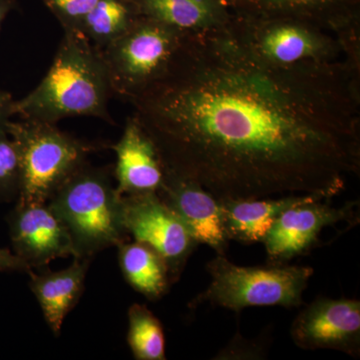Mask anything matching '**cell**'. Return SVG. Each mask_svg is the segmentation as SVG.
<instances>
[{
  "label": "cell",
  "instance_id": "obj_6",
  "mask_svg": "<svg viewBox=\"0 0 360 360\" xmlns=\"http://www.w3.org/2000/svg\"><path fill=\"white\" fill-rule=\"evenodd\" d=\"M187 34L141 16L101 49L112 94L130 101L167 75Z\"/></svg>",
  "mask_w": 360,
  "mask_h": 360
},
{
  "label": "cell",
  "instance_id": "obj_7",
  "mask_svg": "<svg viewBox=\"0 0 360 360\" xmlns=\"http://www.w3.org/2000/svg\"><path fill=\"white\" fill-rule=\"evenodd\" d=\"M227 28L255 58L277 68L335 61L342 56L335 35L309 21L232 13Z\"/></svg>",
  "mask_w": 360,
  "mask_h": 360
},
{
  "label": "cell",
  "instance_id": "obj_15",
  "mask_svg": "<svg viewBox=\"0 0 360 360\" xmlns=\"http://www.w3.org/2000/svg\"><path fill=\"white\" fill-rule=\"evenodd\" d=\"M322 200L314 195H288L259 200H219L224 231L229 240L264 243L272 224L293 206Z\"/></svg>",
  "mask_w": 360,
  "mask_h": 360
},
{
  "label": "cell",
  "instance_id": "obj_23",
  "mask_svg": "<svg viewBox=\"0 0 360 360\" xmlns=\"http://www.w3.org/2000/svg\"><path fill=\"white\" fill-rule=\"evenodd\" d=\"M30 266L11 250L0 248V271L30 272Z\"/></svg>",
  "mask_w": 360,
  "mask_h": 360
},
{
  "label": "cell",
  "instance_id": "obj_8",
  "mask_svg": "<svg viewBox=\"0 0 360 360\" xmlns=\"http://www.w3.org/2000/svg\"><path fill=\"white\" fill-rule=\"evenodd\" d=\"M123 219L134 241L153 248L167 265L170 281H179L198 243L158 193L122 196Z\"/></svg>",
  "mask_w": 360,
  "mask_h": 360
},
{
  "label": "cell",
  "instance_id": "obj_5",
  "mask_svg": "<svg viewBox=\"0 0 360 360\" xmlns=\"http://www.w3.org/2000/svg\"><path fill=\"white\" fill-rule=\"evenodd\" d=\"M20 150L18 201L45 203L71 174L86 162L94 146L61 131L53 123L22 120L6 123Z\"/></svg>",
  "mask_w": 360,
  "mask_h": 360
},
{
  "label": "cell",
  "instance_id": "obj_4",
  "mask_svg": "<svg viewBox=\"0 0 360 360\" xmlns=\"http://www.w3.org/2000/svg\"><path fill=\"white\" fill-rule=\"evenodd\" d=\"M206 270L210 285L193 300L194 307L210 303L233 311L251 307H300L314 274L312 267L300 265L240 266L219 255L206 264Z\"/></svg>",
  "mask_w": 360,
  "mask_h": 360
},
{
  "label": "cell",
  "instance_id": "obj_25",
  "mask_svg": "<svg viewBox=\"0 0 360 360\" xmlns=\"http://www.w3.org/2000/svg\"><path fill=\"white\" fill-rule=\"evenodd\" d=\"M13 0H0V27L7 14L13 9Z\"/></svg>",
  "mask_w": 360,
  "mask_h": 360
},
{
  "label": "cell",
  "instance_id": "obj_18",
  "mask_svg": "<svg viewBox=\"0 0 360 360\" xmlns=\"http://www.w3.org/2000/svg\"><path fill=\"white\" fill-rule=\"evenodd\" d=\"M118 248V262L127 283L150 300H160L172 281L167 265L153 248L137 243H123Z\"/></svg>",
  "mask_w": 360,
  "mask_h": 360
},
{
  "label": "cell",
  "instance_id": "obj_3",
  "mask_svg": "<svg viewBox=\"0 0 360 360\" xmlns=\"http://www.w3.org/2000/svg\"><path fill=\"white\" fill-rule=\"evenodd\" d=\"M46 203L68 229L75 257L91 258L127 241L122 196L108 169L90 167L86 161Z\"/></svg>",
  "mask_w": 360,
  "mask_h": 360
},
{
  "label": "cell",
  "instance_id": "obj_19",
  "mask_svg": "<svg viewBox=\"0 0 360 360\" xmlns=\"http://www.w3.org/2000/svg\"><path fill=\"white\" fill-rule=\"evenodd\" d=\"M141 18L132 0H98L78 32L101 51L122 37Z\"/></svg>",
  "mask_w": 360,
  "mask_h": 360
},
{
  "label": "cell",
  "instance_id": "obj_14",
  "mask_svg": "<svg viewBox=\"0 0 360 360\" xmlns=\"http://www.w3.org/2000/svg\"><path fill=\"white\" fill-rule=\"evenodd\" d=\"M231 13L309 21L335 33L360 23V0H224Z\"/></svg>",
  "mask_w": 360,
  "mask_h": 360
},
{
  "label": "cell",
  "instance_id": "obj_11",
  "mask_svg": "<svg viewBox=\"0 0 360 360\" xmlns=\"http://www.w3.org/2000/svg\"><path fill=\"white\" fill-rule=\"evenodd\" d=\"M13 252L32 269H46L56 258L75 257L68 229L46 202H20L8 217Z\"/></svg>",
  "mask_w": 360,
  "mask_h": 360
},
{
  "label": "cell",
  "instance_id": "obj_13",
  "mask_svg": "<svg viewBox=\"0 0 360 360\" xmlns=\"http://www.w3.org/2000/svg\"><path fill=\"white\" fill-rule=\"evenodd\" d=\"M112 149L116 153L115 187L120 195L158 193L165 179V165L155 141L134 115L127 118Z\"/></svg>",
  "mask_w": 360,
  "mask_h": 360
},
{
  "label": "cell",
  "instance_id": "obj_2",
  "mask_svg": "<svg viewBox=\"0 0 360 360\" xmlns=\"http://www.w3.org/2000/svg\"><path fill=\"white\" fill-rule=\"evenodd\" d=\"M113 96L101 51L77 32H65L52 65L32 92L14 101L13 115L56 124L77 116L111 122Z\"/></svg>",
  "mask_w": 360,
  "mask_h": 360
},
{
  "label": "cell",
  "instance_id": "obj_12",
  "mask_svg": "<svg viewBox=\"0 0 360 360\" xmlns=\"http://www.w3.org/2000/svg\"><path fill=\"white\" fill-rule=\"evenodd\" d=\"M158 194L198 245L210 246L217 255H225L229 240L224 231L219 201L210 191L198 182L165 168Z\"/></svg>",
  "mask_w": 360,
  "mask_h": 360
},
{
  "label": "cell",
  "instance_id": "obj_20",
  "mask_svg": "<svg viewBox=\"0 0 360 360\" xmlns=\"http://www.w3.org/2000/svg\"><path fill=\"white\" fill-rule=\"evenodd\" d=\"M127 342L137 360H165V338L158 317L142 304L129 310Z\"/></svg>",
  "mask_w": 360,
  "mask_h": 360
},
{
  "label": "cell",
  "instance_id": "obj_24",
  "mask_svg": "<svg viewBox=\"0 0 360 360\" xmlns=\"http://www.w3.org/2000/svg\"><path fill=\"white\" fill-rule=\"evenodd\" d=\"M14 99L11 94L4 90L0 89V129H4L6 123L13 116V106Z\"/></svg>",
  "mask_w": 360,
  "mask_h": 360
},
{
  "label": "cell",
  "instance_id": "obj_22",
  "mask_svg": "<svg viewBox=\"0 0 360 360\" xmlns=\"http://www.w3.org/2000/svg\"><path fill=\"white\" fill-rule=\"evenodd\" d=\"M65 32H77L98 0H42Z\"/></svg>",
  "mask_w": 360,
  "mask_h": 360
},
{
  "label": "cell",
  "instance_id": "obj_17",
  "mask_svg": "<svg viewBox=\"0 0 360 360\" xmlns=\"http://www.w3.org/2000/svg\"><path fill=\"white\" fill-rule=\"evenodd\" d=\"M141 16L184 34H202L224 28L232 13L224 0H132Z\"/></svg>",
  "mask_w": 360,
  "mask_h": 360
},
{
  "label": "cell",
  "instance_id": "obj_10",
  "mask_svg": "<svg viewBox=\"0 0 360 360\" xmlns=\"http://www.w3.org/2000/svg\"><path fill=\"white\" fill-rule=\"evenodd\" d=\"M293 342L302 349H331L360 355V302L319 297L298 314L291 324Z\"/></svg>",
  "mask_w": 360,
  "mask_h": 360
},
{
  "label": "cell",
  "instance_id": "obj_9",
  "mask_svg": "<svg viewBox=\"0 0 360 360\" xmlns=\"http://www.w3.org/2000/svg\"><path fill=\"white\" fill-rule=\"evenodd\" d=\"M359 201L341 207L326 200L309 201L285 210L272 224L264 245L270 264H285L290 259L309 252L319 243L324 229L342 221L359 220Z\"/></svg>",
  "mask_w": 360,
  "mask_h": 360
},
{
  "label": "cell",
  "instance_id": "obj_21",
  "mask_svg": "<svg viewBox=\"0 0 360 360\" xmlns=\"http://www.w3.org/2000/svg\"><path fill=\"white\" fill-rule=\"evenodd\" d=\"M20 180V150L6 127L0 129V201H11L18 196Z\"/></svg>",
  "mask_w": 360,
  "mask_h": 360
},
{
  "label": "cell",
  "instance_id": "obj_16",
  "mask_svg": "<svg viewBox=\"0 0 360 360\" xmlns=\"http://www.w3.org/2000/svg\"><path fill=\"white\" fill-rule=\"evenodd\" d=\"M90 259L75 257L70 266L60 271H51L46 267L39 274L32 270L28 272L30 288L54 335H59L66 315L75 309L84 293Z\"/></svg>",
  "mask_w": 360,
  "mask_h": 360
},
{
  "label": "cell",
  "instance_id": "obj_1",
  "mask_svg": "<svg viewBox=\"0 0 360 360\" xmlns=\"http://www.w3.org/2000/svg\"><path fill=\"white\" fill-rule=\"evenodd\" d=\"M130 103L165 168L219 200H329L359 175L360 75L342 59L266 65L226 25L187 34Z\"/></svg>",
  "mask_w": 360,
  "mask_h": 360
}]
</instances>
